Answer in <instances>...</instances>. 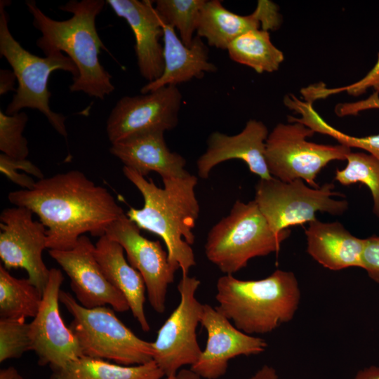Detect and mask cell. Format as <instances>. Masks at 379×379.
Masks as SVG:
<instances>
[{"mask_svg":"<svg viewBox=\"0 0 379 379\" xmlns=\"http://www.w3.org/2000/svg\"><path fill=\"white\" fill-rule=\"evenodd\" d=\"M353 379H379V367L371 366L359 370Z\"/></svg>","mask_w":379,"mask_h":379,"instance_id":"38","label":"cell"},{"mask_svg":"<svg viewBox=\"0 0 379 379\" xmlns=\"http://www.w3.org/2000/svg\"><path fill=\"white\" fill-rule=\"evenodd\" d=\"M315 132L298 122L278 124L269 133L265 159L271 175L284 182L301 179L317 188L316 178L321 169L335 160H346L350 148L312 142L306 140Z\"/></svg>","mask_w":379,"mask_h":379,"instance_id":"8","label":"cell"},{"mask_svg":"<svg viewBox=\"0 0 379 379\" xmlns=\"http://www.w3.org/2000/svg\"><path fill=\"white\" fill-rule=\"evenodd\" d=\"M105 235L119 243L126 253L128 263L142 275L153 310L163 314L168 287L178 270L168 260L167 251L159 241L140 234V229L123 213L108 227Z\"/></svg>","mask_w":379,"mask_h":379,"instance_id":"13","label":"cell"},{"mask_svg":"<svg viewBox=\"0 0 379 379\" xmlns=\"http://www.w3.org/2000/svg\"><path fill=\"white\" fill-rule=\"evenodd\" d=\"M18 170L31 174L39 180L44 178L42 171L27 159H18L6 156L3 153L0 154L1 173L24 190H32L36 182L27 174L18 173Z\"/></svg>","mask_w":379,"mask_h":379,"instance_id":"33","label":"cell"},{"mask_svg":"<svg viewBox=\"0 0 379 379\" xmlns=\"http://www.w3.org/2000/svg\"><path fill=\"white\" fill-rule=\"evenodd\" d=\"M41 300L42 293L29 279H18L0 265L1 318H34Z\"/></svg>","mask_w":379,"mask_h":379,"instance_id":"26","label":"cell"},{"mask_svg":"<svg viewBox=\"0 0 379 379\" xmlns=\"http://www.w3.org/2000/svg\"><path fill=\"white\" fill-rule=\"evenodd\" d=\"M164 375L156 362L124 366L87 356L54 370L50 379H161Z\"/></svg>","mask_w":379,"mask_h":379,"instance_id":"24","label":"cell"},{"mask_svg":"<svg viewBox=\"0 0 379 379\" xmlns=\"http://www.w3.org/2000/svg\"><path fill=\"white\" fill-rule=\"evenodd\" d=\"M32 350L30 325L25 319L1 318L0 361L20 357Z\"/></svg>","mask_w":379,"mask_h":379,"instance_id":"31","label":"cell"},{"mask_svg":"<svg viewBox=\"0 0 379 379\" xmlns=\"http://www.w3.org/2000/svg\"><path fill=\"white\" fill-rule=\"evenodd\" d=\"M282 22L278 6L269 0H259L254 11L241 15L227 9L219 0L205 1L200 13L197 35L216 48L227 50L240 35L253 29L274 31Z\"/></svg>","mask_w":379,"mask_h":379,"instance_id":"18","label":"cell"},{"mask_svg":"<svg viewBox=\"0 0 379 379\" xmlns=\"http://www.w3.org/2000/svg\"><path fill=\"white\" fill-rule=\"evenodd\" d=\"M363 268L368 277L379 284V237L365 239L361 257Z\"/></svg>","mask_w":379,"mask_h":379,"instance_id":"34","label":"cell"},{"mask_svg":"<svg viewBox=\"0 0 379 379\" xmlns=\"http://www.w3.org/2000/svg\"><path fill=\"white\" fill-rule=\"evenodd\" d=\"M300 299L292 272L277 270L259 280L225 274L216 283L217 310L247 333H267L293 318Z\"/></svg>","mask_w":379,"mask_h":379,"instance_id":"4","label":"cell"},{"mask_svg":"<svg viewBox=\"0 0 379 379\" xmlns=\"http://www.w3.org/2000/svg\"><path fill=\"white\" fill-rule=\"evenodd\" d=\"M177 379H201V377L191 369H181L176 375Z\"/></svg>","mask_w":379,"mask_h":379,"instance_id":"40","label":"cell"},{"mask_svg":"<svg viewBox=\"0 0 379 379\" xmlns=\"http://www.w3.org/2000/svg\"><path fill=\"white\" fill-rule=\"evenodd\" d=\"M294 110L300 115L299 117H293L294 121L305 125L315 133L328 135L335 139L340 144L350 148L357 147L364 149L379 161V133L361 138L347 135L327 124L315 111L312 104L305 101L298 102Z\"/></svg>","mask_w":379,"mask_h":379,"instance_id":"28","label":"cell"},{"mask_svg":"<svg viewBox=\"0 0 379 379\" xmlns=\"http://www.w3.org/2000/svg\"><path fill=\"white\" fill-rule=\"evenodd\" d=\"M28 121L25 112L8 115L0 110V150L18 159H26L29 154L27 139L22 132Z\"/></svg>","mask_w":379,"mask_h":379,"instance_id":"30","label":"cell"},{"mask_svg":"<svg viewBox=\"0 0 379 379\" xmlns=\"http://www.w3.org/2000/svg\"><path fill=\"white\" fill-rule=\"evenodd\" d=\"M9 201L36 214L47 229V248L66 251L88 232L105 235L124 213L113 196L79 171H69L36 182L32 190L8 194Z\"/></svg>","mask_w":379,"mask_h":379,"instance_id":"1","label":"cell"},{"mask_svg":"<svg viewBox=\"0 0 379 379\" xmlns=\"http://www.w3.org/2000/svg\"><path fill=\"white\" fill-rule=\"evenodd\" d=\"M250 379H279V376L273 367L264 365Z\"/></svg>","mask_w":379,"mask_h":379,"instance_id":"37","label":"cell"},{"mask_svg":"<svg viewBox=\"0 0 379 379\" xmlns=\"http://www.w3.org/2000/svg\"><path fill=\"white\" fill-rule=\"evenodd\" d=\"M123 173L141 193L142 208L131 207L128 218L140 228L159 236L164 241L168 260L182 277L188 276L196 265L191 246L195 241L192 232L200 208L195 194L198 179L188 174L181 178L164 179V187H157L134 170L124 166Z\"/></svg>","mask_w":379,"mask_h":379,"instance_id":"2","label":"cell"},{"mask_svg":"<svg viewBox=\"0 0 379 379\" xmlns=\"http://www.w3.org/2000/svg\"><path fill=\"white\" fill-rule=\"evenodd\" d=\"M200 324L207 332L206 345L190 369L201 378L217 379L225 374L230 359L260 354L267 347L264 339L240 331L210 305L204 304Z\"/></svg>","mask_w":379,"mask_h":379,"instance_id":"16","label":"cell"},{"mask_svg":"<svg viewBox=\"0 0 379 379\" xmlns=\"http://www.w3.org/2000/svg\"><path fill=\"white\" fill-rule=\"evenodd\" d=\"M154 1L107 0L116 15L124 18L135 40V51L141 76L149 82L159 79L164 71V21L157 12Z\"/></svg>","mask_w":379,"mask_h":379,"instance_id":"19","label":"cell"},{"mask_svg":"<svg viewBox=\"0 0 379 379\" xmlns=\"http://www.w3.org/2000/svg\"><path fill=\"white\" fill-rule=\"evenodd\" d=\"M59 300L73 317L69 328L84 356L112 360L124 366L153 360L152 342L135 335L112 309L105 306L86 308L62 290Z\"/></svg>","mask_w":379,"mask_h":379,"instance_id":"7","label":"cell"},{"mask_svg":"<svg viewBox=\"0 0 379 379\" xmlns=\"http://www.w3.org/2000/svg\"><path fill=\"white\" fill-rule=\"evenodd\" d=\"M0 379H23L18 371L13 367L4 368L0 371Z\"/></svg>","mask_w":379,"mask_h":379,"instance_id":"39","label":"cell"},{"mask_svg":"<svg viewBox=\"0 0 379 379\" xmlns=\"http://www.w3.org/2000/svg\"><path fill=\"white\" fill-rule=\"evenodd\" d=\"M269 135L267 126L260 121L251 119L238 134L228 135L219 131L211 133L207 148L197 159L199 176L207 179L218 164L231 159L245 162L249 171L260 179L271 175L265 159V142Z\"/></svg>","mask_w":379,"mask_h":379,"instance_id":"17","label":"cell"},{"mask_svg":"<svg viewBox=\"0 0 379 379\" xmlns=\"http://www.w3.org/2000/svg\"><path fill=\"white\" fill-rule=\"evenodd\" d=\"M107 1L70 0L60 7L72 16L56 20L47 16L33 0L25 4L33 16V25L41 36L36 46L46 55L65 52L77 67L79 76L69 86L72 92L82 91L91 97L104 100L114 90L112 75L101 65L100 50L105 48L95 27L96 17Z\"/></svg>","mask_w":379,"mask_h":379,"instance_id":"3","label":"cell"},{"mask_svg":"<svg viewBox=\"0 0 379 379\" xmlns=\"http://www.w3.org/2000/svg\"><path fill=\"white\" fill-rule=\"evenodd\" d=\"M227 51L231 60L260 74L277 71L284 59L283 52L272 44L270 32L261 29L240 35Z\"/></svg>","mask_w":379,"mask_h":379,"instance_id":"25","label":"cell"},{"mask_svg":"<svg viewBox=\"0 0 379 379\" xmlns=\"http://www.w3.org/2000/svg\"><path fill=\"white\" fill-rule=\"evenodd\" d=\"M123 247L103 235L95 245V256L107 279L120 291L130 310L145 332L150 331L145 316L146 286L140 273L127 262Z\"/></svg>","mask_w":379,"mask_h":379,"instance_id":"23","label":"cell"},{"mask_svg":"<svg viewBox=\"0 0 379 379\" xmlns=\"http://www.w3.org/2000/svg\"><path fill=\"white\" fill-rule=\"evenodd\" d=\"M182 100L177 86L121 98L107 121L109 140L114 144L143 133L173 129L178 124Z\"/></svg>","mask_w":379,"mask_h":379,"instance_id":"11","label":"cell"},{"mask_svg":"<svg viewBox=\"0 0 379 379\" xmlns=\"http://www.w3.org/2000/svg\"><path fill=\"white\" fill-rule=\"evenodd\" d=\"M346 160L345 168L336 170L335 179L343 185H366L373 197V212L379 217V161L363 152H350Z\"/></svg>","mask_w":379,"mask_h":379,"instance_id":"29","label":"cell"},{"mask_svg":"<svg viewBox=\"0 0 379 379\" xmlns=\"http://www.w3.org/2000/svg\"><path fill=\"white\" fill-rule=\"evenodd\" d=\"M16 77L14 72L9 69L0 71V95H4L10 91H14V84Z\"/></svg>","mask_w":379,"mask_h":379,"instance_id":"36","label":"cell"},{"mask_svg":"<svg viewBox=\"0 0 379 379\" xmlns=\"http://www.w3.org/2000/svg\"><path fill=\"white\" fill-rule=\"evenodd\" d=\"M305 235L307 253L324 267L335 271L363 268L365 239L352 235L339 222H323L317 219L309 223Z\"/></svg>","mask_w":379,"mask_h":379,"instance_id":"22","label":"cell"},{"mask_svg":"<svg viewBox=\"0 0 379 379\" xmlns=\"http://www.w3.org/2000/svg\"><path fill=\"white\" fill-rule=\"evenodd\" d=\"M32 212L15 206L2 211L0 215V258L7 270L22 268L41 293L48 281L50 269L43 260L47 248V229L34 220Z\"/></svg>","mask_w":379,"mask_h":379,"instance_id":"12","label":"cell"},{"mask_svg":"<svg viewBox=\"0 0 379 379\" xmlns=\"http://www.w3.org/2000/svg\"><path fill=\"white\" fill-rule=\"evenodd\" d=\"M305 182L301 179L286 182L272 177L256 184L254 201L275 233L317 220L318 211L340 215L347 209L346 200L332 198L342 196L333 191V184L314 188Z\"/></svg>","mask_w":379,"mask_h":379,"instance_id":"9","label":"cell"},{"mask_svg":"<svg viewBox=\"0 0 379 379\" xmlns=\"http://www.w3.org/2000/svg\"><path fill=\"white\" fill-rule=\"evenodd\" d=\"M163 56L164 67L161 76L143 86L140 90L142 94L201 79L206 73L218 69L209 61L208 49L201 37L196 35L191 46H187L178 36L175 28L166 23H164Z\"/></svg>","mask_w":379,"mask_h":379,"instance_id":"21","label":"cell"},{"mask_svg":"<svg viewBox=\"0 0 379 379\" xmlns=\"http://www.w3.org/2000/svg\"><path fill=\"white\" fill-rule=\"evenodd\" d=\"M165 379H177V378H176V375H175V376L166 377Z\"/></svg>","mask_w":379,"mask_h":379,"instance_id":"41","label":"cell"},{"mask_svg":"<svg viewBox=\"0 0 379 379\" xmlns=\"http://www.w3.org/2000/svg\"><path fill=\"white\" fill-rule=\"evenodd\" d=\"M370 88H373L375 93H379V54L375 65L359 81L343 87L332 88H328L323 83H319L302 88L301 94L306 102L312 104L315 100L324 99L343 91L351 95L359 96Z\"/></svg>","mask_w":379,"mask_h":379,"instance_id":"32","label":"cell"},{"mask_svg":"<svg viewBox=\"0 0 379 379\" xmlns=\"http://www.w3.org/2000/svg\"><path fill=\"white\" fill-rule=\"evenodd\" d=\"M206 0H157L154 8L164 22L177 29L182 41L191 46Z\"/></svg>","mask_w":379,"mask_h":379,"instance_id":"27","label":"cell"},{"mask_svg":"<svg viewBox=\"0 0 379 379\" xmlns=\"http://www.w3.org/2000/svg\"><path fill=\"white\" fill-rule=\"evenodd\" d=\"M94 250L89 238L82 235L72 249L48 253L69 277L71 288L82 306L94 308L109 305L120 312L130 310L123 294L105 277Z\"/></svg>","mask_w":379,"mask_h":379,"instance_id":"15","label":"cell"},{"mask_svg":"<svg viewBox=\"0 0 379 379\" xmlns=\"http://www.w3.org/2000/svg\"><path fill=\"white\" fill-rule=\"evenodd\" d=\"M62 272L50 269L48 283L42 295L39 311L30 325L32 350L40 365L57 370L84 356L78 340L63 321L59 310Z\"/></svg>","mask_w":379,"mask_h":379,"instance_id":"14","label":"cell"},{"mask_svg":"<svg viewBox=\"0 0 379 379\" xmlns=\"http://www.w3.org/2000/svg\"><path fill=\"white\" fill-rule=\"evenodd\" d=\"M164 133L156 131L129 138L112 144L109 152L124 166L144 177L152 171L159 173L162 180L187 175L185 159L170 150Z\"/></svg>","mask_w":379,"mask_h":379,"instance_id":"20","label":"cell"},{"mask_svg":"<svg viewBox=\"0 0 379 379\" xmlns=\"http://www.w3.org/2000/svg\"><path fill=\"white\" fill-rule=\"evenodd\" d=\"M8 3V1L0 2V54L12 67L18 86L5 113L11 115L23 108L37 109L59 134L67 138L66 117L52 111L49 106L51 93L48 86V79L56 70L68 72L75 79L79 76L77 67L60 51L51 52L41 58L25 49L9 30L5 10Z\"/></svg>","mask_w":379,"mask_h":379,"instance_id":"6","label":"cell"},{"mask_svg":"<svg viewBox=\"0 0 379 379\" xmlns=\"http://www.w3.org/2000/svg\"><path fill=\"white\" fill-rule=\"evenodd\" d=\"M290 233L288 229L275 233L254 200H237L208 232L205 254L225 274L233 275L251 259L277 253Z\"/></svg>","mask_w":379,"mask_h":379,"instance_id":"5","label":"cell"},{"mask_svg":"<svg viewBox=\"0 0 379 379\" xmlns=\"http://www.w3.org/2000/svg\"><path fill=\"white\" fill-rule=\"evenodd\" d=\"M369 109H379L378 93L374 92L367 99L355 102H347L344 105V111L348 116L357 115L360 112Z\"/></svg>","mask_w":379,"mask_h":379,"instance_id":"35","label":"cell"},{"mask_svg":"<svg viewBox=\"0 0 379 379\" xmlns=\"http://www.w3.org/2000/svg\"><path fill=\"white\" fill-rule=\"evenodd\" d=\"M200 284L194 277H182L177 287L180 302L152 342L153 360L166 377L175 376L183 366L193 365L202 352L197 338L204 306L196 298Z\"/></svg>","mask_w":379,"mask_h":379,"instance_id":"10","label":"cell"}]
</instances>
